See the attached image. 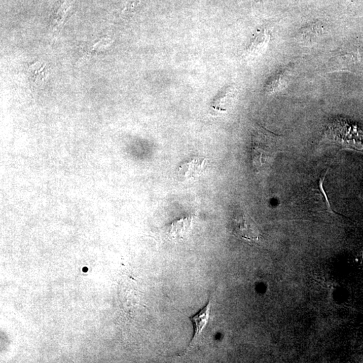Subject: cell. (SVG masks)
<instances>
[{"label":"cell","instance_id":"obj_2","mask_svg":"<svg viewBox=\"0 0 363 363\" xmlns=\"http://www.w3.org/2000/svg\"><path fill=\"white\" fill-rule=\"evenodd\" d=\"M334 142L342 148L363 153V127L345 120H338L329 127Z\"/></svg>","mask_w":363,"mask_h":363},{"label":"cell","instance_id":"obj_7","mask_svg":"<svg viewBox=\"0 0 363 363\" xmlns=\"http://www.w3.org/2000/svg\"><path fill=\"white\" fill-rule=\"evenodd\" d=\"M270 35L266 31L258 33L246 49V56L253 59L262 55L269 42Z\"/></svg>","mask_w":363,"mask_h":363},{"label":"cell","instance_id":"obj_3","mask_svg":"<svg viewBox=\"0 0 363 363\" xmlns=\"http://www.w3.org/2000/svg\"><path fill=\"white\" fill-rule=\"evenodd\" d=\"M233 231L241 239L258 243L261 240L260 231L253 218L246 213H241L233 218Z\"/></svg>","mask_w":363,"mask_h":363},{"label":"cell","instance_id":"obj_9","mask_svg":"<svg viewBox=\"0 0 363 363\" xmlns=\"http://www.w3.org/2000/svg\"><path fill=\"white\" fill-rule=\"evenodd\" d=\"M74 1L75 0H64V3L59 7L52 21V27L53 29L57 30L61 27L66 18L67 12L70 10Z\"/></svg>","mask_w":363,"mask_h":363},{"label":"cell","instance_id":"obj_5","mask_svg":"<svg viewBox=\"0 0 363 363\" xmlns=\"http://www.w3.org/2000/svg\"><path fill=\"white\" fill-rule=\"evenodd\" d=\"M211 303H212V301L210 299L209 303H207L205 307L202 309L201 311H199L198 314L194 315V316L190 317V320L193 324L194 336L191 342L189 344L188 347L187 348V351H190L194 345H195L198 339L199 338L202 332L208 324L209 318H210Z\"/></svg>","mask_w":363,"mask_h":363},{"label":"cell","instance_id":"obj_1","mask_svg":"<svg viewBox=\"0 0 363 363\" xmlns=\"http://www.w3.org/2000/svg\"><path fill=\"white\" fill-rule=\"evenodd\" d=\"M282 140L279 136L264 130L257 131L253 140L252 159L255 170L268 171L280 152Z\"/></svg>","mask_w":363,"mask_h":363},{"label":"cell","instance_id":"obj_4","mask_svg":"<svg viewBox=\"0 0 363 363\" xmlns=\"http://www.w3.org/2000/svg\"><path fill=\"white\" fill-rule=\"evenodd\" d=\"M208 166V161L203 157H194L184 162L177 169L178 179L182 182H192L201 177Z\"/></svg>","mask_w":363,"mask_h":363},{"label":"cell","instance_id":"obj_8","mask_svg":"<svg viewBox=\"0 0 363 363\" xmlns=\"http://www.w3.org/2000/svg\"><path fill=\"white\" fill-rule=\"evenodd\" d=\"M30 84L33 88H36L42 86L47 77V68L44 63L35 62L28 68Z\"/></svg>","mask_w":363,"mask_h":363},{"label":"cell","instance_id":"obj_6","mask_svg":"<svg viewBox=\"0 0 363 363\" xmlns=\"http://www.w3.org/2000/svg\"><path fill=\"white\" fill-rule=\"evenodd\" d=\"M193 221V217L192 216L176 220L168 226V235L175 240H184L191 231Z\"/></svg>","mask_w":363,"mask_h":363}]
</instances>
